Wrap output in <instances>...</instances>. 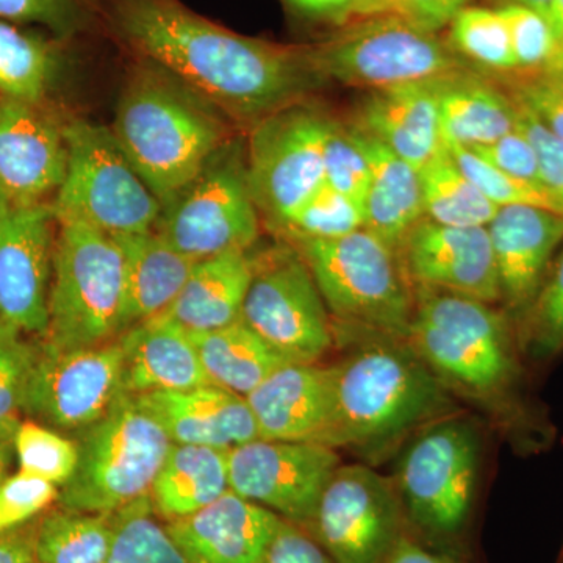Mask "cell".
I'll return each mask as SVG.
<instances>
[{"instance_id": "1", "label": "cell", "mask_w": 563, "mask_h": 563, "mask_svg": "<svg viewBox=\"0 0 563 563\" xmlns=\"http://www.w3.org/2000/svg\"><path fill=\"white\" fill-rule=\"evenodd\" d=\"M124 40L168 70L224 117L254 128L302 103L324 84L310 47L250 38L177 0H124L117 11Z\"/></svg>"}, {"instance_id": "2", "label": "cell", "mask_w": 563, "mask_h": 563, "mask_svg": "<svg viewBox=\"0 0 563 563\" xmlns=\"http://www.w3.org/2000/svg\"><path fill=\"white\" fill-rule=\"evenodd\" d=\"M146 62L125 81L110 129L166 209L232 139L220 111L168 70Z\"/></svg>"}, {"instance_id": "3", "label": "cell", "mask_w": 563, "mask_h": 563, "mask_svg": "<svg viewBox=\"0 0 563 563\" xmlns=\"http://www.w3.org/2000/svg\"><path fill=\"white\" fill-rule=\"evenodd\" d=\"M333 369V450H379L450 413V390L406 340L376 335Z\"/></svg>"}, {"instance_id": "4", "label": "cell", "mask_w": 563, "mask_h": 563, "mask_svg": "<svg viewBox=\"0 0 563 563\" xmlns=\"http://www.w3.org/2000/svg\"><path fill=\"white\" fill-rule=\"evenodd\" d=\"M406 342L448 390L501 402L520 380V351L493 303L435 288H413Z\"/></svg>"}, {"instance_id": "5", "label": "cell", "mask_w": 563, "mask_h": 563, "mask_svg": "<svg viewBox=\"0 0 563 563\" xmlns=\"http://www.w3.org/2000/svg\"><path fill=\"white\" fill-rule=\"evenodd\" d=\"M73 439L79 462L57 503L88 514H114L150 496L173 446L162 426L129 393Z\"/></svg>"}, {"instance_id": "6", "label": "cell", "mask_w": 563, "mask_h": 563, "mask_svg": "<svg viewBox=\"0 0 563 563\" xmlns=\"http://www.w3.org/2000/svg\"><path fill=\"white\" fill-rule=\"evenodd\" d=\"M333 317L363 331L407 340L413 288L395 251L366 229L331 240L291 239Z\"/></svg>"}, {"instance_id": "7", "label": "cell", "mask_w": 563, "mask_h": 563, "mask_svg": "<svg viewBox=\"0 0 563 563\" xmlns=\"http://www.w3.org/2000/svg\"><path fill=\"white\" fill-rule=\"evenodd\" d=\"M479 466L472 420L448 413L415 431L391 477L406 523L433 542L459 536L472 515Z\"/></svg>"}, {"instance_id": "8", "label": "cell", "mask_w": 563, "mask_h": 563, "mask_svg": "<svg viewBox=\"0 0 563 563\" xmlns=\"http://www.w3.org/2000/svg\"><path fill=\"white\" fill-rule=\"evenodd\" d=\"M58 224V222H57ZM124 255L113 236L76 222L58 224L44 342L81 350L122 333Z\"/></svg>"}, {"instance_id": "9", "label": "cell", "mask_w": 563, "mask_h": 563, "mask_svg": "<svg viewBox=\"0 0 563 563\" xmlns=\"http://www.w3.org/2000/svg\"><path fill=\"white\" fill-rule=\"evenodd\" d=\"M68 166L52 202L55 220L120 239L150 232L163 207L133 168L113 132L87 120L63 124Z\"/></svg>"}, {"instance_id": "10", "label": "cell", "mask_w": 563, "mask_h": 563, "mask_svg": "<svg viewBox=\"0 0 563 563\" xmlns=\"http://www.w3.org/2000/svg\"><path fill=\"white\" fill-rule=\"evenodd\" d=\"M310 52L322 79L372 91L428 84L470 70L437 33L422 31L399 14L344 24L332 38L310 46Z\"/></svg>"}, {"instance_id": "11", "label": "cell", "mask_w": 563, "mask_h": 563, "mask_svg": "<svg viewBox=\"0 0 563 563\" xmlns=\"http://www.w3.org/2000/svg\"><path fill=\"white\" fill-rule=\"evenodd\" d=\"M155 231L199 262L225 252H250L261 235V211L252 199L246 158L235 141L214 154L172 206Z\"/></svg>"}, {"instance_id": "12", "label": "cell", "mask_w": 563, "mask_h": 563, "mask_svg": "<svg viewBox=\"0 0 563 563\" xmlns=\"http://www.w3.org/2000/svg\"><path fill=\"white\" fill-rule=\"evenodd\" d=\"M329 118L303 103L251 129L246 176L258 211L276 228L287 224L324 187Z\"/></svg>"}, {"instance_id": "13", "label": "cell", "mask_w": 563, "mask_h": 563, "mask_svg": "<svg viewBox=\"0 0 563 563\" xmlns=\"http://www.w3.org/2000/svg\"><path fill=\"white\" fill-rule=\"evenodd\" d=\"M242 318L290 362H320L335 339L320 288L295 247L254 258Z\"/></svg>"}, {"instance_id": "14", "label": "cell", "mask_w": 563, "mask_h": 563, "mask_svg": "<svg viewBox=\"0 0 563 563\" xmlns=\"http://www.w3.org/2000/svg\"><path fill=\"white\" fill-rule=\"evenodd\" d=\"M124 393L120 342L60 350L40 339L21 413L60 433H77Z\"/></svg>"}, {"instance_id": "15", "label": "cell", "mask_w": 563, "mask_h": 563, "mask_svg": "<svg viewBox=\"0 0 563 563\" xmlns=\"http://www.w3.org/2000/svg\"><path fill=\"white\" fill-rule=\"evenodd\" d=\"M307 531L333 563H383L406 531L395 484L369 466L340 465Z\"/></svg>"}, {"instance_id": "16", "label": "cell", "mask_w": 563, "mask_h": 563, "mask_svg": "<svg viewBox=\"0 0 563 563\" xmlns=\"http://www.w3.org/2000/svg\"><path fill=\"white\" fill-rule=\"evenodd\" d=\"M228 461L232 492L306 529L342 465L325 444L266 439L233 448Z\"/></svg>"}, {"instance_id": "17", "label": "cell", "mask_w": 563, "mask_h": 563, "mask_svg": "<svg viewBox=\"0 0 563 563\" xmlns=\"http://www.w3.org/2000/svg\"><path fill=\"white\" fill-rule=\"evenodd\" d=\"M55 224L44 202L16 207L0 228V324L38 339L49 325Z\"/></svg>"}, {"instance_id": "18", "label": "cell", "mask_w": 563, "mask_h": 563, "mask_svg": "<svg viewBox=\"0 0 563 563\" xmlns=\"http://www.w3.org/2000/svg\"><path fill=\"white\" fill-rule=\"evenodd\" d=\"M412 288H435L479 301H501L487 228H454L422 218L398 251Z\"/></svg>"}, {"instance_id": "19", "label": "cell", "mask_w": 563, "mask_h": 563, "mask_svg": "<svg viewBox=\"0 0 563 563\" xmlns=\"http://www.w3.org/2000/svg\"><path fill=\"white\" fill-rule=\"evenodd\" d=\"M68 166L63 125L40 103L0 99V188L16 207L57 195Z\"/></svg>"}, {"instance_id": "20", "label": "cell", "mask_w": 563, "mask_h": 563, "mask_svg": "<svg viewBox=\"0 0 563 563\" xmlns=\"http://www.w3.org/2000/svg\"><path fill=\"white\" fill-rule=\"evenodd\" d=\"M261 439L329 446L335 418L333 365L290 362L246 396Z\"/></svg>"}, {"instance_id": "21", "label": "cell", "mask_w": 563, "mask_h": 563, "mask_svg": "<svg viewBox=\"0 0 563 563\" xmlns=\"http://www.w3.org/2000/svg\"><path fill=\"white\" fill-rule=\"evenodd\" d=\"M487 229L501 302L518 318L536 298L563 243V214L532 206L499 207Z\"/></svg>"}, {"instance_id": "22", "label": "cell", "mask_w": 563, "mask_h": 563, "mask_svg": "<svg viewBox=\"0 0 563 563\" xmlns=\"http://www.w3.org/2000/svg\"><path fill=\"white\" fill-rule=\"evenodd\" d=\"M282 521L229 490L198 512L165 525L190 563H262Z\"/></svg>"}, {"instance_id": "23", "label": "cell", "mask_w": 563, "mask_h": 563, "mask_svg": "<svg viewBox=\"0 0 563 563\" xmlns=\"http://www.w3.org/2000/svg\"><path fill=\"white\" fill-rule=\"evenodd\" d=\"M135 398L174 444L214 448L229 453L233 448L261 439L246 398L217 385L146 393Z\"/></svg>"}, {"instance_id": "24", "label": "cell", "mask_w": 563, "mask_h": 563, "mask_svg": "<svg viewBox=\"0 0 563 563\" xmlns=\"http://www.w3.org/2000/svg\"><path fill=\"white\" fill-rule=\"evenodd\" d=\"M122 388L140 396L209 385L190 332L165 314L128 329L120 339Z\"/></svg>"}, {"instance_id": "25", "label": "cell", "mask_w": 563, "mask_h": 563, "mask_svg": "<svg viewBox=\"0 0 563 563\" xmlns=\"http://www.w3.org/2000/svg\"><path fill=\"white\" fill-rule=\"evenodd\" d=\"M435 81L372 91L354 128L379 140L420 172L444 147Z\"/></svg>"}, {"instance_id": "26", "label": "cell", "mask_w": 563, "mask_h": 563, "mask_svg": "<svg viewBox=\"0 0 563 563\" xmlns=\"http://www.w3.org/2000/svg\"><path fill=\"white\" fill-rule=\"evenodd\" d=\"M350 129L369 165L363 229L398 254L406 236L424 218L420 173L379 140L354 125Z\"/></svg>"}, {"instance_id": "27", "label": "cell", "mask_w": 563, "mask_h": 563, "mask_svg": "<svg viewBox=\"0 0 563 563\" xmlns=\"http://www.w3.org/2000/svg\"><path fill=\"white\" fill-rule=\"evenodd\" d=\"M117 242L124 255V333L165 313L179 296L196 262L177 251L155 229L120 236Z\"/></svg>"}, {"instance_id": "28", "label": "cell", "mask_w": 563, "mask_h": 563, "mask_svg": "<svg viewBox=\"0 0 563 563\" xmlns=\"http://www.w3.org/2000/svg\"><path fill=\"white\" fill-rule=\"evenodd\" d=\"M254 276L250 252H225L195 263L179 296L166 310L188 332H209L242 318Z\"/></svg>"}, {"instance_id": "29", "label": "cell", "mask_w": 563, "mask_h": 563, "mask_svg": "<svg viewBox=\"0 0 563 563\" xmlns=\"http://www.w3.org/2000/svg\"><path fill=\"white\" fill-rule=\"evenodd\" d=\"M435 92L444 146H485L517 129L512 98L472 70L437 80Z\"/></svg>"}, {"instance_id": "30", "label": "cell", "mask_w": 563, "mask_h": 563, "mask_svg": "<svg viewBox=\"0 0 563 563\" xmlns=\"http://www.w3.org/2000/svg\"><path fill=\"white\" fill-rule=\"evenodd\" d=\"M229 490L225 451L173 443L150 498L155 514L169 523L198 512Z\"/></svg>"}, {"instance_id": "31", "label": "cell", "mask_w": 563, "mask_h": 563, "mask_svg": "<svg viewBox=\"0 0 563 563\" xmlns=\"http://www.w3.org/2000/svg\"><path fill=\"white\" fill-rule=\"evenodd\" d=\"M190 335L210 384L244 398L276 369L290 363L243 318L225 328Z\"/></svg>"}, {"instance_id": "32", "label": "cell", "mask_w": 563, "mask_h": 563, "mask_svg": "<svg viewBox=\"0 0 563 563\" xmlns=\"http://www.w3.org/2000/svg\"><path fill=\"white\" fill-rule=\"evenodd\" d=\"M424 218L454 228H487L499 207L473 184L444 146L420 169Z\"/></svg>"}, {"instance_id": "33", "label": "cell", "mask_w": 563, "mask_h": 563, "mask_svg": "<svg viewBox=\"0 0 563 563\" xmlns=\"http://www.w3.org/2000/svg\"><path fill=\"white\" fill-rule=\"evenodd\" d=\"M113 532V514L52 510L36 523V563H106Z\"/></svg>"}, {"instance_id": "34", "label": "cell", "mask_w": 563, "mask_h": 563, "mask_svg": "<svg viewBox=\"0 0 563 563\" xmlns=\"http://www.w3.org/2000/svg\"><path fill=\"white\" fill-rule=\"evenodd\" d=\"M57 55L47 41L0 21V95L40 103L49 90Z\"/></svg>"}, {"instance_id": "35", "label": "cell", "mask_w": 563, "mask_h": 563, "mask_svg": "<svg viewBox=\"0 0 563 563\" xmlns=\"http://www.w3.org/2000/svg\"><path fill=\"white\" fill-rule=\"evenodd\" d=\"M113 521L106 563H190L155 514L150 496L114 512Z\"/></svg>"}, {"instance_id": "36", "label": "cell", "mask_w": 563, "mask_h": 563, "mask_svg": "<svg viewBox=\"0 0 563 563\" xmlns=\"http://www.w3.org/2000/svg\"><path fill=\"white\" fill-rule=\"evenodd\" d=\"M518 351L532 362H548L563 352V250L551 263L542 287L518 317Z\"/></svg>"}, {"instance_id": "37", "label": "cell", "mask_w": 563, "mask_h": 563, "mask_svg": "<svg viewBox=\"0 0 563 563\" xmlns=\"http://www.w3.org/2000/svg\"><path fill=\"white\" fill-rule=\"evenodd\" d=\"M451 43L459 55L481 68L510 74L517 70L509 29L499 10L466 7L450 24Z\"/></svg>"}, {"instance_id": "38", "label": "cell", "mask_w": 563, "mask_h": 563, "mask_svg": "<svg viewBox=\"0 0 563 563\" xmlns=\"http://www.w3.org/2000/svg\"><path fill=\"white\" fill-rule=\"evenodd\" d=\"M13 450L20 472L49 481L57 487L68 483L79 462L76 440L32 420L18 426Z\"/></svg>"}, {"instance_id": "39", "label": "cell", "mask_w": 563, "mask_h": 563, "mask_svg": "<svg viewBox=\"0 0 563 563\" xmlns=\"http://www.w3.org/2000/svg\"><path fill=\"white\" fill-rule=\"evenodd\" d=\"M40 342L0 324V435L13 439Z\"/></svg>"}, {"instance_id": "40", "label": "cell", "mask_w": 563, "mask_h": 563, "mask_svg": "<svg viewBox=\"0 0 563 563\" xmlns=\"http://www.w3.org/2000/svg\"><path fill=\"white\" fill-rule=\"evenodd\" d=\"M363 229V211L347 196L321 188L280 231L288 239L331 240Z\"/></svg>"}, {"instance_id": "41", "label": "cell", "mask_w": 563, "mask_h": 563, "mask_svg": "<svg viewBox=\"0 0 563 563\" xmlns=\"http://www.w3.org/2000/svg\"><path fill=\"white\" fill-rule=\"evenodd\" d=\"M462 173L487 196L495 206H532L559 213L558 206L543 188L509 176L484 161L468 147L446 146Z\"/></svg>"}, {"instance_id": "42", "label": "cell", "mask_w": 563, "mask_h": 563, "mask_svg": "<svg viewBox=\"0 0 563 563\" xmlns=\"http://www.w3.org/2000/svg\"><path fill=\"white\" fill-rule=\"evenodd\" d=\"M322 158L325 185L347 196L363 211L369 185V165L352 136L350 125L329 121Z\"/></svg>"}, {"instance_id": "43", "label": "cell", "mask_w": 563, "mask_h": 563, "mask_svg": "<svg viewBox=\"0 0 563 563\" xmlns=\"http://www.w3.org/2000/svg\"><path fill=\"white\" fill-rule=\"evenodd\" d=\"M507 29L518 73H532L553 66L558 46L547 18L540 11L507 3L499 9Z\"/></svg>"}, {"instance_id": "44", "label": "cell", "mask_w": 563, "mask_h": 563, "mask_svg": "<svg viewBox=\"0 0 563 563\" xmlns=\"http://www.w3.org/2000/svg\"><path fill=\"white\" fill-rule=\"evenodd\" d=\"M507 95L563 140V65L532 73L515 70Z\"/></svg>"}, {"instance_id": "45", "label": "cell", "mask_w": 563, "mask_h": 563, "mask_svg": "<svg viewBox=\"0 0 563 563\" xmlns=\"http://www.w3.org/2000/svg\"><path fill=\"white\" fill-rule=\"evenodd\" d=\"M58 495L60 487L32 474L18 472L7 477L0 485V532L31 523L58 501Z\"/></svg>"}, {"instance_id": "46", "label": "cell", "mask_w": 563, "mask_h": 563, "mask_svg": "<svg viewBox=\"0 0 563 563\" xmlns=\"http://www.w3.org/2000/svg\"><path fill=\"white\" fill-rule=\"evenodd\" d=\"M514 102L517 107V125L531 140L537 152L543 190L553 199L559 213L563 214V140L548 131L531 111Z\"/></svg>"}, {"instance_id": "47", "label": "cell", "mask_w": 563, "mask_h": 563, "mask_svg": "<svg viewBox=\"0 0 563 563\" xmlns=\"http://www.w3.org/2000/svg\"><path fill=\"white\" fill-rule=\"evenodd\" d=\"M468 150L476 152L484 161L492 163L509 176L543 188L537 152L533 150L531 140L518 125L514 132L507 133L503 139L485 146L468 147Z\"/></svg>"}, {"instance_id": "48", "label": "cell", "mask_w": 563, "mask_h": 563, "mask_svg": "<svg viewBox=\"0 0 563 563\" xmlns=\"http://www.w3.org/2000/svg\"><path fill=\"white\" fill-rule=\"evenodd\" d=\"M0 21L31 22L68 35L79 25L80 13L74 0H0Z\"/></svg>"}, {"instance_id": "49", "label": "cell", "mask_w": 563, "mask_h": 563, "mask_svg": "<svg viewBox=\"0 0 563 563\" xmlns=\"http://www.w3.org/2000/svg\"><path fill=\"white\" fill-rule=\"evenodd\" d=\"M262 563H333V561L306 528L284 520Z\"/></svg>"}, {"instance_id": "50", "label": "cell", "mask_w": 563, "mask_h": 563, "mask_svg": "<svg viewBox=\"0 0 563 563\" xmlns=\"http://www.w3.org/2000/svg\"><path fill=\"white\" fill-rule=\"evenodd\" d=\"M472 0H399L398 14L422 31L437 33L450 25Z\"/></svg>"}, {"instance_id": "51", "label": "cell", "mask_w": 563, "mask_h": 563, "mask_svg": "<svg viewBox=\"0 0 563 563\" xmlns=\"http://www.w3.org/2000/svg\"><path fill=\"white\" fill-rule=\"evenodd\" d=\"M383 563H465L461 559L444 551L433 550L413 533L404 531L391 550L385 555Z\"/></svg>"}, {"instance_id": "52", "label": "cell", "mask_w": 563, "mask_h": 563, "mask_svg": "<svg viewBox=\"0 0 563 563\" xmlns=\"http://www.w3.org/2000/svg\"><path fill=\"white\" fill-rule=\"evenodd\" d=\"M36 525H24L0 532V563H36Z\"/></svg>"}, {"instance_id": "53", "label": "cell", "mask_w": 563, "mask_h": 563, "mask_svg": "<svg viewBox=\"0 0 563 563\" xmlns=\"http://www.w3.org/2000/svg\"><path fill=\"white\" fill-rule=\"evenodd\" d=\"M291 9L312 20L344 25L352 18L351 0H285Z\"/></svg>"}, {"instance_id": "54", "label": "cell", "mask_w": 563, "mask_h": 563, "mask_svg": "<svg viewBox=\"0 0 563 563\" xmlns=\"http://www.w3.org/2000/svg\"><path fill=\"white\" fill-rule=\"evenodd\" d=\"M351 9L357 20L398 14L399 0H351Z\"/></svg>"}, {"instance_id": "55", "label": "cell", "mask_w": 563, "mask_h": 563, "mask_svg": "<svg viewBox=\"0 0 563 563\" xmlns=\"http://www.w3.org/2000/svg\"><path fill=\"white\" fill-rule=\"evenodd\" d=\"M543 16L547 18L548 24L553 31L555 46H558L554 65H563V0H551Z\"/></svg>"}, {"instance_id": "56", "label": "cell", "mask_w": 563, "mask_h": 563, "mask_svg": "<svg viewBox=\"0 0 563 563\" xmlns=\"http://www.w3.org/2000/svg\"><path fill=\"white\" fill-rule=\"evenodd\" d=\"M13 439L0 435V485L9 477L11 461H13Z\"/></svg>"}, {"instance_id": "57", "label": "cell", "mask_w": 563, "mask_h": 563, "mask_svg": "<svg viewBox=\"0 0 563 563\" xmlns=\"http://www.w3.org/2000/svg\"><path fill=\"white\" fill-rule=\"evenodd\" d=\"M13 209L14 207L13 203H11L9 196H7L2 188H0V228H2L3 222L7 221V218L10 217Z\"/></svg>"}, {"instance_id": "58", "label": "cell", "mask_w": 563, "mask_h": 563, "mask_svg": "<svg viewBox=\"0 0 563 563\" xmlns=\"http://www.w3.org/2000/svg\"><path fill=\"white\" fill-rule=\"evenodd\" d=\"M551 0H510V3H518V5L528 7V9L540 11L544 13V10L550 5Z\"/></svg>"}, {"instance_id": "59", "label": "cell", "mask_w": 563, "mask_h": 563, "mask_svg": "<svg viewBox=\"0 0 563 563\" xmlns=\"http://www.w3.org/2000/svg\"><path fill=\"white\" fill-rule=\"evenodd\" d=\"M562 563H563V558H562Z\"/></svg>"}]
</instances>
